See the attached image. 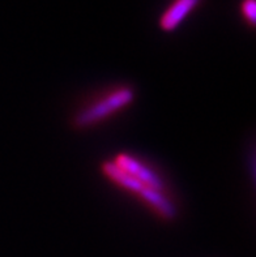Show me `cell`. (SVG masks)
Returning <instances> with one entry per match:
<instances>
[{"instance_id": "cell-1", "label": "cell", "mask_w": 256, "mask_h": 257, "mask_svg": "<svg viewBox=\"0 0 256 257\" xmlns=\"http://www.w3.org/2000/svg\"><path fill=\"white\" fill-rule=\"evenodd\" d=\"M136 99V91L131 85H119L105 90L92 99L82 103L72 114L71 128L75 131H87L96 128L117 114L130 107Z\"/></svg>"}, {"instance_id": "cell-2", "label": "cell", "mask_w": 256, "mask_h": 257, "mask_svg": "<svg viewBox=\"0 0 256 257\" xmlns=\"http://www.w3.org/2000/svg\"><path fill=\"white\" fill-rule=\"evenodd\" d=\"M101 173L114 186L135 196L161 221L174 222L178 217V206L172 199L170 193L159 192L132 179L131 176L118 169L113 161H105L101 163Z\"/></svg>"}, {"instance_id": "cell-3", "label": "cell", "mask_w": 256, "mask_h": 257, "mask_svg": "<svg viewBox=\"0 0 256 257\" xmlns=\"http://www.w3.org/2000/svg\"><path fill=\"white\" fill-rule=\"evenodd\" d=\"M113 163L118 169L122 170L123 173H126L132 179L137 180L144 186L156 189L159 192L169 193V187H167V183L163 179V176L157 170L153 169L149 163L143 162V161L136 158L132 154L124 153V152L118 153L117 156L114 157Z\"/></svg>"}, {"instance_id": "cell-4", "label": "cell", "mask_w": 256, "mask_h": 257, "mask_svg": "<svg viewBox=\"0 0 256 257\" xmlns=\"http://www.w3.org/2000/svg\"><path fill=\"white\" fill-rule=\"evenodd\" d=\"M201 0H173L158 19V28L163 33H173L194 12Z\"/></svg>"}, {"instance_id": "cell-5", "label": "cell", "mask_w": 256, "mask_h": 257, "mask_svg": "<svg viewBox=\"0 0 256 257\" xmlns=\"http://www.w3.org/2000/svg\"><path fill=\"white\" fill-rule=\"evenodd\" d=\"M240 15L243 16L251 28L255 26L256 23V2L255 0H242L240 2Z\"/></svg>"}]
</instances>
